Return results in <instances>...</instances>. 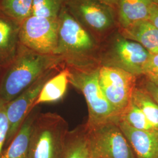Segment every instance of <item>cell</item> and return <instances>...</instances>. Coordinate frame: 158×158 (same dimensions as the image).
I'll return each instance as SVG.
<instances>
[{
    "instance_id": "6da1fadb",
    "label": "cell",
    "mask_w": 158,
    "mask_h": 158,
    "mask_svg": "<svg viewBox=\"0 0 158 158\" xmlns=\"http://www.w3.org/2000/svg\"><path fill=\"white\" fill-rule=\"evenodd\" d=\"M62 59L37 53L20 44L14 59L6 68L0 82V102L7 104L23 91L60 66Z\"/></svg>"
},
{
    "instance_id": "7a4b0ae2",
    "label": "cell",
    "mask_w": 158,
    "mask_h": 158,
    "mask_svg": "<svg viewBox=\"0 0 158 158\" xmlns=\"http://www.w3.org/2000/svg\"><path fill=\"white\" fill-rule=\"evenodd\" d=\"M68 125L56 113H38L34 120L28 158H62Z\"/></svg>"
},
{
    "instance_id": "3957f363",
    "label": "cell",
    "mask_w": 158,
    "mask_h": 158,
    "mask_svg": "<svg viewBox=\"0 0 158 158\" xmlns=\"http://www.w3.org/2000/svg\"><path fill=\"white\" fill-rule=\"evenodd\" d=\"M58 43L55 55L68 66H80L81 59L94 51L98 41L80 23L65 6L58 17Z\"/></svg>"
},
{
    "instance_id": "277c9868",
    "label": "cell",
    "mask_w": 158,
    "mask_h": 158,
    "mask_svg": "<svg viewBox=\"0 0 158 158\" xmlns=\"http://www.w3.org/2000/svg\"><path fill=\"white\" fill-rule=\"evenodd\" d=\"M69 83L81 91L89 110L86 126L90 127L116 118L118 116L104 95L98 80L99 68L84 70L81 66H67Z\"/></svg>"
},
{
    "instance_id": "5b68a950",
    "label": "cell",
    "mask_w": 158,
    "mask_h": 158,
    "mask_svg": "<svg viewBox=\"0 0 158 158\" xmlns=\"http://www.w3.org/2000/svg\"><path fill=\"white\" fill-rule=\"evenodd\" d=\"M117 118L87 127L85 133L94 158H136Z\"/></svg>"
},
{
    "instance_id": "8992f818",
    "label": "cell",
    "mask_w": 158,
    "mask_h": 158,
    "mask_svg": "<svg viewBox=\"0 0 158 158\" xmlns=\"http://www.w3.org/2000/svg\"><path fill=\"white\" fill-rule=\"evenodd\" d=\"M72 15L98 42L118 28L115 10L97 0H68Z\"/></svg>"
},
{
    "instance_id": "52a82bcc",
    "label": "cell",
    "mask_w": 158,
    "mask_h": 158,
    "mask_svg": "<svg viewBox=\"0 0 158 158\" xmlns=\"http://www.w3.org/2000/svg\"><path fill=\"white\" fill-rule=\"evenodd\" d=\"M110 36L102 66L120 68L137 77L142 76L151 53L139 44L125 38L118 29Z\"/></svg>"
},
{
    "instance_id": "ba28073f",
    "label": "cell",
    "mask_w": 158,
    "mask_h": 158,
    "mask_svg": "<svg viewBox=\"0 0 158 158\" xmlns=\"http://www.w3.org/2000/svg\"><path fill=\"white\" fill-rule=\"evenodd\" d=\"M138 77L120 68L108 66L99 67L100 87L118 117L130 104L137 85Z\"/></svg>"
},
{
    "instance_id": "9c48e42d",
    "label": "cell",
    "mask_w": 158,
    "mask_h": 158,
    "mask_svg": "<svg viewBox=\"0 0 158 158\" xmlns=\"http://www.w3.org/2000/svg\"><path fill=\"white\" fill-rule=\"evenodd\" d=\"M58 18L32 15L20 25L19 42L40 54L55 55L58 43Z\"/></svg>"
},
{
    "instance_id": "30bf717a",
    "label": "cell",
    "mask_w": 158,
    "mask_h": 158,
    "mask_svg": "<svg viewBox=\"0 0 158 158\" xmlns=\"http://www.w3.org/2000/svg\"><path fill=\"white\" fill-rule=\"evenodd\" d=\"M55 70L38 79L11 102L6 104V114L8 120V131L5 147H7L17 134L23 121L35 108L34 105L46 82L55 75Z\"/></svg>"
},
{
    "instance_id": "8fae6325",
    "label": "cell",
    "mask_w": 158,
    "mask_h": 158,
    "mask_svg": "<svg viewBox=\"0 0 158 158\" xmlns=\"http://www.w3.org/2000/svg\"><path fill=\"white\" fill-rule=\"evenodd\" d=\"M117 123L130 143L136 158H158V130H136L118 117Z\"/></svg>"
},
{
    "instance_id": "7c38bea8",
    "label": "cell",
    "mask_w": 158,
    "mask_h": 158,
    "mask_svg": "<svg viewBox=\"0 0 158 158\" xmlns=\"http://www.w3.org/2000/svg\"><path fill=\"white\" fill-rule=\"evenodd\" d=\"M20 25L0 12V68H6L17 55Z\"/></svg>"
},
{
    "instance_id": "4fadbf2b",
    "label": "cell",
    "mask_w": 158,
    "mask_h": 158,
    "mask_svg": "<svg viewBox=\"0 0 158 158\" xmlns=\"http://www.w3.org/2000/svg\"><path fill=\"white\" fill-rule=\"evenodd\" d=\"M152 2V0H118L116 10L118 28L148 19Z\"/></svg>"
},
{
    "instance_id": "5bb4252c",
    "label": "cell",
    "mask_w": 158,
    "mask_h": 158,
    "mask_svg": "<svg viewBox=\"0 0 158 158\" xmlns=\"http://www.w3.org/2000/svg\"><path fill=\"white\" fill-rule=\"evenodd\" d=\"M118 30L125 38L139 44L149 53H158V29L149 20L139 21Z\"/></svg>"
},
{
    "instance_id": "9a60e30c",
    "label": "cell",
    "mask_w": 158,
    "mask_h": 158,
    "mask_svg": "<svg viewBox=\"0 0 158 158\" xmlns=\"http://www.w3.org/2000/svg\"><path fill=\"white\" fill-rule=\"evenodd\" d=\"M34 109L25 119L10 145L2 151L0 158H28L32 125L38 114Z\"/></svg>"
},
{
    "instance_id": "2e32d148",
    "label": "cell",
    "mask_w": 158,
    "mask_h": 158,
    "mask_svg": "<svg viewBox=\"0 0 158 158\" xmlns=\"http://www.w3.org/2000/svg\"><path fill=\"white\" fill-rule=\"evenodd\" d=\"M69 76V70L68 67H66L49 79L35 102L34 108L41 104L53 102L61 100L67 90Z\"/></svg>"
},
{
    "instance_id": "e0dca14e",
    "label": "cell",
    "mask_w": 158,
    "mask_h": 158,
    "mask_svg": "<svg viewBox=\"0 0 158 158\" xmlns=\"http://www.w3.org/2000/svg\"><path fill=\"white\" fill-rule=\"evenodd\" d=\"M62 158H94L88 145L85 128L69 131Z\"/></svg>"
},
{
    "instance_id": "ac0fdd59",
    "label": "cell",
    "mask_w": 158,
    "mask_h": 158,
    "mask_svg": "<svg viewBox=\"0 0 158 158\" xmlns=\"http://www.w3.org/2000/svg\"><path fill=\"white\" fill-rule=\"evenodd\" d=\"M34 0H2L0 12L20 25L33 14Z\"/></svg>"
},
{
    "instance_id": "d6986e66",
    "label": "cell",
    "mask_w": 158,
    "mask_h": 158,
    "mask_svg": "<svg viewBox=\"0 0 158 158\" xmlns=\"http://www.w3.org/2000/svg\"><path fill=\"white\" fill-rule=\"evenodd\" d=\"M131 101L141 110L149 123L158 130V104L151 96L141 87L136 85Z\"/></svg>"
},
{
    "instance_id": "ffe728a7",
    "label": "cell",
    "mask_w": 158,
    "mask_h": 158,
    "mask_svg": "<svg viewBox=\"0 0 158 158\" xmlns=\"http://www.w3.org/2000/svg\"><path fill=\"white\" fill-rule=\"evenodd\" d=\"M118 117L136 130L148 131L157 130L149 123L141 110L131 101L128 107Z\"/></svg>"
},
{
    "instance_id": "44dd1931",
    "label": "cell",
    "mask_w": 158,
    "mask_h": 158,
    "mask_svg": "<svg viewBox=\"0 0 158 158\" xmlns=\"http://www.w3.org/2000/svg\"><path fill=\"white\" fill-rule=\"evenodd\" d=\"M68 0H34L32 15L57 19Z\"/></svg>"
},
{
    "instance_id": "7402d4cb",
    "label": "cell",
    "mask_w": 158,
    "mask_h": 158,
    "mask_svg": "<svg viewBox=\"0 0 158 158\" xmlns=\"http://www.w3.org/2000/svg\"><path fill=\"white\" fill-rule=\"evenodd\" d=\"M142 77L158 85V53H151L143 69Z\"/></svg>"
},
{
    "instance_id": "603a6c76",
    "label": "cell",
    "mask_w": 158,
    "mask_h": 158,
    "mask_svg": "<svg viewBox=\"0 0 158 158\" xmlns=\"http://www.w3.org/2000/svg\"><path fill=\"white\" fill-rule=\"evenodd\" d=\"M8 128V120L6 114V104L0 102V156L5 146Z\"/></svg>"
},
{
    "instance_id": "cb8c5ba5",
    "label": "cell",
    "mask_w": 158,
    "mask_h": 158,
    "mask_svg": "<svg viewBox=\"0 0 158 158\" xmlns=\"http://www.w3.org/2000/svg\"><path fill=\"white\" fill-rule=\"evenodd\" d=\"M139 86L141 87L146 91L158 104V85H154L152 83L143 78L141 85Z\"/></svg>"
},
{
    "instance_id": "d4e9b609",
    "label": "cell",
    "mask_w": 158,
    "mask_h": 158,
    "mask_svg": "<svg viewBox=\"0 0 158 158\" xmlns=\"http://www.w3.org/2000/svg\"><path fill=\"white\" fill-rule=\"evenodd\" d=\"M148 20L158 29V0L153 1Z\"/></svg>"
},
{
    "instance_id": "484cf974",
    "label": "cell",
    "mask_w": 158,
    "mask_h": 158,
    "mask_svg": "<svg viewBox=\"0 0 158 158\" xmlns=\"http://www.w3.org/2000/svg\"><path fill=\"white\" fill-rule=\"evenodd\" d=\"M97 1H98L107 6H110V7L113 8V9L116 11L118 0H97Z\"/></svg>"
},
{
    "instance_id": "4316f807",
    "label": "cell",
    "mask_w": 158,
    "mask_h": 158,
    "mask_svg": "<svg viewBox=\"0 0 158 158\" xmlns=\"http://www.w3.org/2000/svg\"><path fill=\"white\" fill-rule=\"evenodd\" d=\"M152 1H156V0H152Z\"/></svg>"
},
{
    "instance_id": "83f0119b",
    "label": "cell",
    "mask_w": 158,
    "mask_h": 158,
    "mask_svg": "<svg viewBox=\"0 0 158 158\" xmlns=\"http://www.w3.org/2000/svg\"><path fill=\"white\" fill-rule=\"evenodd\" d=\"M1 1H2V0H0V2H1Z\"/></svg>"
}]
</instances>
